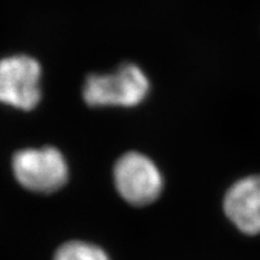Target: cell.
Instances as JSON below:
<instances>
[{
  "label": "cell",
  "mask_w": 260,
  "mask_h": 260,
  "mask_svg": "<svg viewBox=\"0 0 260 260\" xmlns=\"http://www.w3.org/2000/svg\"><path fill=\"white\" fill-rule=\"evenodd\" d=\"M224 210L242 233L260 234V175L247 176L234 183L225 195Z\"/></svg>",
  "instance_id": "5"
},
{
  "label": "cell",
  "mask_w": 260,
  "mask_h": 260,
  "mask_svg": "<svg viewBox=\"0 0 260 260\" xmlns=\"http://www.w3.org/2000/svg\"><path fill=\"white\" fill-rule=\"evenodd\" d=\"M53 260H110V258L96 245L74 240L61 245L57 249Z\"/></svg>",
  "instance_id": "6"
},
{
  "label": "cell",
  "mask_w": 260,
  "mask_h": 260,
  "mask_svg": "<svg viewBox=\"0 0 260 260\" xmlns=\"http://www.w3.org/2000/svg\"><path fill=\"white\" fill-rule=\"evenodd\" d=\"M148 90L144 71L134 64H125L112 74L90 75L83 96L93 106H135L147 96Z\"/></svg>",
  "instance_id": "1"
},
{
  "label": "cell",
  "mask_w": 260,
  "mask_h": 260,
  "mask_svg": "<svg viewBox=\"0 0 260 260\" xmlns=\"http://www.w3.org/2000/svg\"><path fill=\"white\" fill-rule=\"evenodd\" d=\"M115 183L119 194L133 205L153 203L162 190V177L157 165L136 152L124 154L116 162Z\"/></svg>",
  "instance_id": "3"
},
{
  "label": "cell",
  "mask_w": 260,
  "mask_h": 260,
  "mask_svg": "<svg viewBox=\"0 0 260 260\" xmlns=\"http://www.w3.org/2000/svg\"><path fill=\"white\" fill-rule=\"evenodd\" d=\"M15 176L22 186L38 193H52L68 180V165L54 147L19 151L12 160Z\"/></svg>",
  "instance_id": "2"
},
{
  "label": "cell",
  "mask_w": 260,
  "mask_h": 260,
  "mask_svg": "<svg viewBox=\"0 0 260 260\" xmlns=\"http://www.w3.org/2000/svg\"><path fill=\"white\" fill-rule=\"evenodd\" d=\"M41 68L28 56L0 60V102L22 110H31L40 100Z\"/></svg>",
  "instance_id": "4"
}]
</instances>
